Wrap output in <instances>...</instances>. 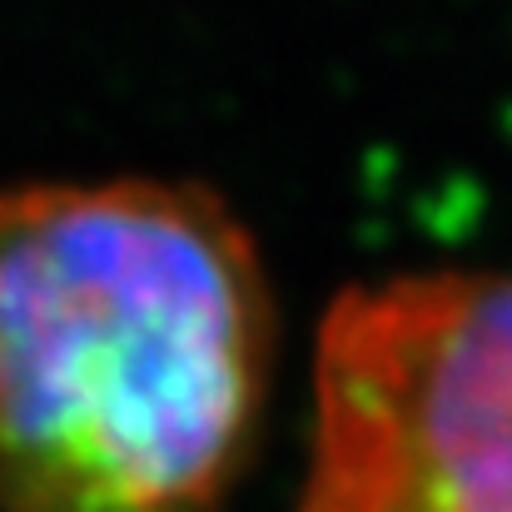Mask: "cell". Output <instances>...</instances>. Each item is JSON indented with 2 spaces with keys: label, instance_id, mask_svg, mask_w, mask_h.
<instances>
[{
  "label": "cell",
  "instance_id": "1",
  "mask_svg": "<svg viewBox=\"0 0 512 512\" xmlns=\"http://www.w3.org/2000/svg\"><path fill=\"white\" fill-rule=\"evenodd\" d=\"M269 378V279L219 194L0 189V512H224Z\"/></svg>",
  "mask_w": 512,
  "mask_h": 512
},
{
  "label": "cell",
  "instance_id": "2",
  "mask_svg": "<svg viewBox=\"0 0 512 512\" xmlns=\"http://www.w3.org/2000/svg\"><path fill=\"white\" fill-rule=\"evenodd\" d=\"M299 512H512V269L339 294Z\"/></svg>",
  "mask_w": 512,
  "mask_h": 512
}]
</instances>
